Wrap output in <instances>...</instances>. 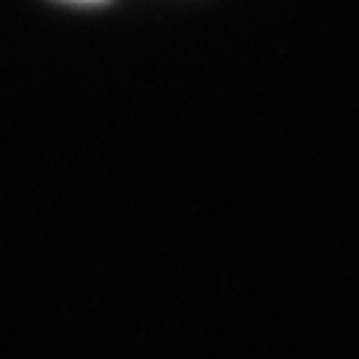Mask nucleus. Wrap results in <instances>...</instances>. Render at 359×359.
<instances>
[{
  "label": "nucleus",
  "mask_w": 359,
  "mask_h": 359,
  "mask_svg": "<svg viewBox=\"0 0 359 359\" xmlns=\"http://www.w3.org/2000/svg\"><path fill=\"white\" fill-rule=\"evenodd\" d=\"M75 3H96V0H75Z\"/></svg>",
  "instance_id": "nucleus-1"
}]
</instances>
